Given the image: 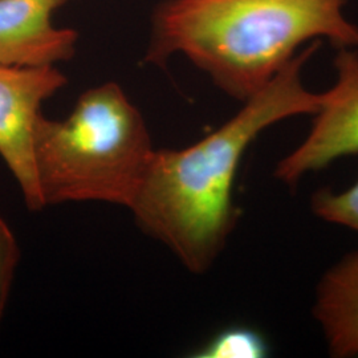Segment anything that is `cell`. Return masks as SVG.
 <instances>
[{
    "label": "cell",
    "instance_id": "cell-1",
    "mask_svg": "<svg viewBox=\"0 0 358 358\" xmlns=\"http://www.w3.org/2000/svg\"><path fill=\"white\" fill-rule=\"evenodd\" d=\"M317 50L310 45L205 138L185 149L155 150L130 211L149 236L165 244L194 273L215 263L235 227L232 201L238 167L250 145L269 127L315 115L321 94L308 90L301 71Z\"/></svg>",
    "mask_w": 358,
    "mask_h": 358
},
{
    "label": "cell",
    "instance_id": "cell-2",
    "mask_svg": "<svg viewBox=\"0 0 358 358\" xmlns=\"http://www.w3.org/2000/svg\"><path fill=\"white\" fill-rule=\"evenodd\" d=\"M345 0H165L153 17L146 60L185 55L229 96L245 101L288 64L308 40L358 45Z\"/></svg>",
    "mask_w": 358,
    "mask_h": 358
},
{
    "label": "cell",
    "instance_id": "cell-3",
    "mask_svg": "<svg viewBox=\"0 0 358 358\" xmlns=\"http://www.w3.org/2000/svg\"><path fill=\"white\" fill-rule=\"evenodd\" d=\"M154 152L141 112L120 85L85 90L63 120L38 121L34 157L43 207L97 202L130 208Z\"/></svg>",
    "mask_w": 358,
    "mask_h": 358
},
{
    "label": "cell",
    "instance_id": "cell-4",
    "mask_svg": "<svg viewBox=\"0 0 358 358\" xmlns=\"http://www.w3.org/2000/svg\"><path fill=\"white\" fill-rule=\"evenodd\" d=\"M66 84L56 65H0V157L32 211L43 207L35 169V134L41 106Z\"/></svg>",
    "mask_w": 358,
    "mask_h": 358
},
{
    "label": "cell",
    "instance_id": "cell-5",
    "mask_svg": "<svg viewBox=\"0 0 358 358\" xmlns=\"http://www.w3.org/2000/svg\"><path fill=\"white\" fill-rule=\"evenodd\" d=\"M336 83L321 94L319 110L306 140L278 162L273 176L294 187L310 173L358 154V56L340 48Z\"/></svg>",
    "mask_w": 358,
    "mask_h": 358
},
{
    "label": "cell",
    "instance_id": "cell-6",
    "mask_svg": "<svg viewBox=\"0 0 358 358\" xmlns=\"http://www.w3.org/2000/svg\"><path fill=\"white\" fill-rule=\"evenodd\" d=\"M68 0H0V65L47 66L76 51L75 29L52 23Z\"/></svg>",
    "mask_w": 358,
    "mask_h": 358
},
{
    "label": "cell",
    "instance_id": "cell-7",
    "mask_svg": "<svg viewBox=\"0 0 358 358\" xmlns=\"http://www.w3.org/2000/svg\"><path fill=\"white\" fill-rule=\"evenodd\" d=\"M313 315L332 356H358V251L321 278Z\"/></svg>",
    "mask_w": 358,
    "mask_h": 358
},
{
    "label": "cell",
    "instance_id": "cell-8",
    "mask_svg": "<svg viewBox=\"0 0 358 358\" xmlns=\"http://www.w3.org/2000/svg\"><path fill=\"white\" fill-rule=\"evenodd\" d=\"M268 353V344L263 334L247 327H231L217 333L194 357L263 358Z\"/></svg>",
    "mask_w": 358,
    "mask_h": 358
},
{
    "label": "cell",
    "instance_id": "cell-9",
    "mask_svg": "<svg viewBox=\"0 0 358 358\" xmlns=\"http://www.w3.org/2000/svg\"><path fill=\"white\" fill-rule=\"evenodd\" d=\"M310 207L322 220L358 232V180L344 192L325 187L315 192Z\"/></svg>",
    "mask_w": 358,
    "mask_h": 358
},
{
    "label": "cell",
    "instance_id": "cell-10",
    "mask_svg": "<svg viewBox=\"0 0 358 358\" xmlns=\"http://www.w3.org/2000/svg\"><path fill=\"white\" fill-rule=\"evenodd\" d=\"M19 259L20 250L17 241L8 223L0 217V322L10 299Z\"/></svg>",
    "mask_w": 358,
    "mask_h": 358
}]
</instances>
